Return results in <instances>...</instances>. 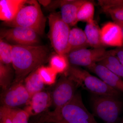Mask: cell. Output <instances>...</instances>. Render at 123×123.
Returning <instances> with one entry per match:
<instances>
[{"mask_svg":"<svg viewBox=\"0 0 123 123\" xmlns=\"http://www.w3.org/2000/svg\"><path fill=\"white\" fill-rule=\"evenodd\" d=\"M12 65L15 78L13 82L23 81L33 71L45 63L50 50L44 45H13Z\"/></svg>","mask_w":123,"mask_h":123,"instance_id":"obj_1","label":"cell"},{"mask_svg":"<svg viewBox=\"0 0 123 123\" xmlns=\"http://www.w3.org/2000/svg\"><path fill=\"white\" fill-rule=\"evenodd\" d=\"M38 123H98L84 105L81 94L77 92L65 105L42 114Z\"/></svg>","mask_w":123,"mask_h":123,"instance_id":"obj_2","label":"cell"},{"mask_svg":"<svg viewBox=\"0 0 123 123\" xmlns=\"http://www.w3.org/2000/svg\"><path fill=\"white\" fill-rule=\"evenodd\" d=\"M46 22V18L38 1L23 0L13 20L4 22V24L11 27H22L30 29L39 36H43L44 34Z\"/></svg>","mask_w":123,"mask_h":123,"instance_id":"obj_3","label":"cell"},{"mask_svg":"<svg viewBox=\"0 0 123 123\" xmlns=\"http://www.w3.org/2000/svg\"><path fill=\"white\" fill-rule=\"evenodd\" d=\"M65 74L75 82L78 87H81L93 95L119 98L121 94V92L110 87L100 78L78 66L70 65Z\"/></svg>","mask_w":123,"mask_h":123,"instance_id":"obj_4","label":"cell"},{"mask_svg":"<svg viewBox=\"0 0 123 123\" xmlns=\"http://www.w3.org/2000/svg\"><path fill=\"white\" fill-rule=\"evenodd\" d=\"M118 98L93 95L91 101L93 115L105 123H116L123 107V102Z\"/></svg>","mask_w":123,"mask_h":123,"instance_id":"obj_5","label":"cell"},{"mask_svg":"<svg viewBox=\"0 0 123 123\" xmlns=\"http://www.w3.org/2000/svg\"><path fill=\"white\" fill-rule=\"evenodd\" d=\"M49 37L56 53L66 55L68 53V43L71 29L62 19L60 13L53 12L48 17Z\"/></svg>","mask_w":123,"mask_h":123,"instance_id":"obj_6","label":"cell"},{"mask_svg":"<svg viewBox=\"0 0 123 123\" xmlns=\"http://www.w3.org/2000/svg\"><path fill=\"white\" fill-rule=\"evenodd\" d=\"M111 53L112 50H106L104 48H86L70 52L66 56L70 65L88 68L99 63Z\"/></svg>","mask_w":123,"mask_h":123,"instance_id":"obj_7","label":"cell"},{"mask_svg":"<svg viewBox=\"0 0 123 123\" xmlns=\"http://www.w3.org/2000/svg\"><path fill=\"white\" fill-rule=\"evenodd\" d=\"M78 88L75 82L68 75L63 74L51 93L52 105L55 109L64 106L72 99Z\"/></svg>","mask_w":123,"mask_h":123,"instance_id":"obj_8","label":"cell"},{"mask_svg":"<svg viewBox=\"0 0 123 123\" xmlns=\"http://www.w3.org/2000/svg\"><path fill=\"white\" fill-rule=\"evenodd\" d=\"M39 36L33 30L22 27L1 29L0 31V39L6 40L12 43L13 45H39Z\"/></svg>","mask_w":123,"mask_h":123,"instance_id":"obj_9","label":"cell"},{"mask_svg":"<svg viewBox=\"0 0 123 123\" xmlns=\"http://www.w3.org/2000/svg\"><path fill=\"white\" fill-rule=\"evenodd\" d=\"M23 81L13 82L7 89L1 94V106L10 108H18L26 105L31 98Z\"/></svg>","mask_w":123,"mask_h":123,"instance_id":"obj_10","label":"cell"},{"mask_svg":"<svg viewBox=\"0 0 123 123\" xmlns=\"http://www.w3.org/2000/svg\"><path fill=\"white\" fill-rule=\"evenodd\" d=\"M52 105L51 93L48 91H42L31 96L24 110L30 116L37 115L47 111Z\"/></svg>","mask_w":123,"mask_h":123,"instance_id":"obj_11","label":"cell"},{"mask_svg":"<svg viewBox=\"0 0 123 123\" xmlns=\"http://www.w3.org/2000/svg\"><path fill=\"white\" fill-rule=\"evenodd\" d=\"M101 39L104 46L123 47V36L120 27L114 22L104 24L101 29Z\"/></svg>","mask_w":123,"mask_h":123,"instance_id":"obj_12","label":"cell"},{"mask_svg":"<svg viewBox=\"0 0 123 123\" xmlns=\"http://www.w3.org/2000/svg\"><path fill=\"white\" fill-rule=\"evenodd\" d=\"M92 72L97 75L99 78L108 86L123 93V80L102 65L97 63L88 68Z\"/></svg>","mask_w":123,"mask_h":123,"instance_id":"obj_13","label":"cell"},{"mask_svg":"<svg viewBox=\"0 0 123 123\" xmlns=\"http://www.w3.org/2000/svg\"><path fill=\"white\" fill-rule=\"evenodd\" d=\"M85 0H61V16L63 21L69 26L75 25L78 23L77 15L79 9Z\"/></svg>","mask_w":123,"mask_h":123,"instance_id":"obj_14","label":"cell"},{"mask_svg":"<svg viewBox=\"0 0 123 123\" xmlns=\"http://www.w3.org/2000/svg\"><path fill=\"white\" fill-rule=\"evenodd\" d=\"M89 47L84 31L77 27L70 30L68 43V53L72 51L87 48Z\"/></svg>","mask_w":123,"mask_h":123,"instance_id":"obj_15","label":"cell"},{"mask_svg":"<svg viewBox=\"0 0 123 123\" xmlns=\"http://www.w3.org/2000/svg\"><path fill=\"white\" fill-rule=\"evenodd\" d=\"M23 1V0H0V20L4 22H8L13 20Z\"/></svg>","mask_w":123,"mask_h":123,"instance_id":"obj_16","label":"cell"},{"mask_svg":"<svg viewBox=\"0 0 123 123\" xmlns=\"http://www.w3.org/2000/svg\"><path fill=\"white\" fill-rule=\"evenodd\" d=\"M90 47L93 48H103L101 39V29L94 21L87 23L84 31Z\"/></svg>","mask_w":123,"mask_h":123,"instance_id":"obj_17","label":"cell"},{"mask_svg":"<svg viewBox=\"0 0 123 123\" xmlns=\"http://www.w3.org/2000/svg\"><path fill=\"white\" fill-rule=\"evenodd\" d=\"M0 114L7 117L12 123H28L30 117L24 110L2 106L0 108Z\"/></svg>","mask_w":123,"mask_h":123,"instance_id":"obj_18","label":"cell"},{"mask_svg":"<svg viewBox=\"0 0 123 123\" xmlns=\"http://www.w3.org/2000/svg\"><path fill=\"white\" fill-rule=\"evenodd\" d=\"M25 87L31 97L36 93L43 91L44 82L38 72L37 69L33 71L24 80Z\"/></svg>","mask_w":123,"mask_h":123,"instance_id":"obj_19","label":"cell"},{"mask_svg":"<svg viewBox=\"0 0 123 123\" xmlns=\"http://www.w3.org/2000/svg\"><path fill=\"white\" fill-rule=\"evenodd\" d=\"M50 66L58 74L65 73L68 70L70 64L66 55L56 53L49 60Z\"/></svg>","mask_w":123,"mask_h":123,"instance_id":"obj_20","label":"cell"},{"mask_svg":"<svg viewBox=\"0 0 123 123\" xmlns=\"http://www.w3.org/2000/svg\"><path fill=\"white\" fill-rule=\"evenodd\" d=\"M116 75L123 78V65L118 58L111 53L99 62Z\"/></svg>","mask_w":123,"mask_h":123,"instance_id":"obj_21","label":"cell"},{"mask_svg":"<svg viewBox=\"0 0 123 123\" xmlns=\"http://www.w3.org/2000/svg\"><path fill=\"white\" fill-rule=\"evenodd\" d=\"M95 12L94 5L91 1L86 0L79 9L77 15V21L87 23L94 20Z\"/></svg>","mask_w":123,"mask_h":123,"instance_id":"obj_22","label":"cell"},{"mask_svg":"<svg viewBox=\"0 0 123 123\" xmlns=\"http://www.w3.org/2000/svg\"><path fill=\"white\" fill-rule=\"evenodd\" d=\"M11 66L0 62V85L3 91L7 89L13 83V70Z\"/></svg>","mask_w":123,"mask_h":123,"instance_id":"obj_23","label":"cell"},{"mask_svg":"<svg viewBox=\"0 0 123 123\" xmlns=\"http://www.w3.org/2000/svg\"><path fill=\"white\" fill-rule=\"evenodd\" d=\"M37 70L45 85H51L55 84L57 74L50 66L42 65Z\"/></svg>","mask_w":123,"mask_h":123,"instance_id":"obj_24","label":"cell"},{"mask_svg":"<svg viewBox=\"0 0 123 123\" xmlns=\"http://www.w3.org/2000/svg\"><path fill=\"white\" fill-rule=\"evenodd\" d=\"M0 62L12 65V44L2 39L0 40Z\"/></svg>","mask_w":123,"mask_h":123,"instance_id":"obj_25","label":"cell"},{"mask_svg":"<svg viewBox=\"0 0 123 123\" xmlns=\"http://www.w3.org/2000/svg\"><path fill=\"white\" fill-rule=\"evenodd\" d=\"M103 11L116 23H123V5L104 9Z\"/></svg>","mask_w":123,"mask_h":123,"instance_id":"obj_26","label":"cell"},{"mask_svg":"<svg viewBox=\"0 0 123 123\" xmlns=\"http://www.w3.org/2000/svg\"><path fill=\"white\" fill-rule=\"evenodd\" d=\"M112 53L118 58L123 65V47H118L112 50Z\"/></svg>","mask_w":123,"mask_h":123,"instance_id":"obj_27","label":"cell"},{"mask_svg":"<svg viewBox=\"0 0 123 123\" xmlns=\"http://www.w3.org/2000/svg\"><path fill=\"white\" fill-rule=\"evenodd\" d=\"M0 123H12L7 117L0 114Z\"/></svg>","mask_w":123,"mask_h":123,"instance_id":"obj_28","label":"cell"},{"mask_svg":"<svg viewBox=\"0 0 123 123\" xmlns=\"http://www.w3.org/2000/svg\"><path fill=\"white\" fill-rule=\"evenodd\" d=\"M39 2L40 4L45 7H47L50 4L52 1L51 0H40Z\"/></svg>","mask_w":123,"mask_h":123,"instance_id":"obj_29","label":"cell"},{"mask_svg":"<svg viewBox=\"0 0 123 123\" xmlns=\"http://www.w3.org/2000/svg\"><path fill=\"white\" fill-rule=\"evenodd\" d=\"M117 24H118V25L120 27L122 30V33H123V23H116Z\"/></svg>","mask_w":123,"mask_h":123,"instance_id":"obj_30","label":"cell"},{"mask_svg":"<svg viewBox=\"0 0 123 123\" xmlns=\"http://www.w3.org/2000/svg\"><path fill=\"white\" fill-rule=\"evenodd\" d=\"M123 123V119H122V120H121V123Z\"/></svg>","mask_w":123,"mask_h":123,"instance_id":"obj_31","label":"cell"}]
</instances>
